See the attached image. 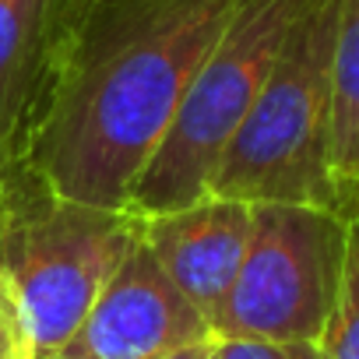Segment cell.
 <instances>
[{"label":"cell","mask_w":359,"mask_h":359,"mask_svg":"<svg viewBox=\"0 0 359 359\" xmlns=\"http://www.w3.org/2000/svg\"><path fill=\"white\" fill-rule=\"evenodd\" d=\"M306 0H240L194 71L180 109L130 191V215H162L212 194L215 165L257 99Z\"/></svg>","instance_id":"obj_4"},{"label":"cell","mask_w":359,"mask_h":359,"mask_svg":"<svg viewBox=\"0 0 359 359\" xmlns=\"http://www.w3.org/2000/svg\"><path fill=\"white\" fill-rule=\"evenodd\" d=\"M338 0H306L257 99L229 137L212 194L338 212L331 180V53Z\"/></svg>","instance_id":"obj_3"},{"label":"cell","mask_w":359,"mask_h":359,"mask_svg":"<svg viewBox=\"0 0 359 359\" xmlns=\"http://www.w3.org/2000/svg\"><path fill=\"white\" fill-rule=\"evenodd\" d=\"M60 11L64 0H0V162L18 155Z\"/></svg>","instance_id":"obj_8"},{"label":"cell","mask_w":359,"mask_h":359,"mask_svg":"<svg viewBox=\"0 0 359 359\" xmlns=\"http://www.w3.org/2000/svg\"><path fill=\"white\" fill-rule=\"evenodd\" d=\"M137 233L169 282L212 324L233 289L247 250L250 205L208 194L187 208L144 219L137 215Z\"/></svg>","instance_id":"obj_7"},{"label":"cell","mask_w":359,"mask_h":359,"mask_svg":"<svg viewBox=\"0 0 359 359\" xmlns=\"http://www.w3.org/2000/svg\"><path fill=\"white\" fill-rule=\"evenodd\" d=\"M240 0H64L18 155L67 198L123 208Z\"/></svg>","instance_id":"obj_1"},{"label":"cell","mask_w":359,"mask_h":359,"mask_svg":"<svg viewBox=\"0 0 359 359\" xmlns=\"http://www.w3.org/2000/svg\"><path fill=\"white\" fill-rule=\"evenodd\" d=\"M212 359H320L317 345L306 341H233L215 338Z\"/></svg>","instance_id":"obj_11"},{"label":"cell","mask_w":359,"mask_h":359,"mask_svg":"<svg viewBox=\"0 0 359 359\" xmlns=\"http://www.w3.org/2000/svg\"><path fill=\"white\" fill-rule=\"evenodd\" d=\"M137 215L60 194L22 158L0 162V289L32 359H50L120 264Z\"/></svg>","instance_id":"obj_2"},{"label":"cell","mask_w":359,"mask_h":359,"mask_svg":"<svg viewBox=\"0 0 359 359\" xmlns=\"http://www.w3.org/2000/svg\"><path fill=\"white\" fill-rule=\"evenodd\" d=\"M348 219L320 205L254 201L233 289L212 320L215 338L317 345L345 268Z\"/></svg>","instance_id":"obj_5"},{"label":"cell","mask_w":359,"mask_h":359,"mask_svg":"<svg viewBox=\"0 0 359 359\" xmlns=\"http://www.w3.org/2000/svg\"><path fill=\"white\" fill-rule=\"evenodd\" d=\"M331 180L338 212L359 215V0H338L331 53Z\"/></svg>","instance_id":"obj_9"},{"label":"cell","mask_w":359,"mask_h":359,"mask_svg":"<svg viewBox=\"0 0 359 359\" xmlns=\"http://www.w3.org/2000/svg\"><path fill=\"white\" fill-rule=\"evenodd\" d=\"M212 334V324L169 282L134 229L95 303L50 359H162Z\"/></svg>","instance_id":"obj_6"},{"label":"cell","mask_w":359,"mask_h":359,"mask_svg":"<svg viewBox=\"0 0 359 359\" xmlns=\"http://www.w3.org/2000/svg\"><path fill=\"white\" fill-rule=\"evenodd\" d=\"M0 359H32L29 338L4 289H0Z\"/></svg>","instance_id":"obj_12"},{"label":"cell","mask_w":359,"mask_h":359,"mask_svg":"<svg viewBox=\"0 0 359 359\" xmlns=\"http://www.w3.org/2000/svg\"><path fill=\"white\" fill-rule=\"evenodd\" d=\"M317 352L320 359H359V215L348 219L341 289L327 317V327L317 341Z\"/></svg>","instance_id":"obj_10"},{"label":"cell","mask_w":359,"mask_h":359,"mask_svg":"<svg viewBox=\"0 0 359 359\" xmlns=\"http://www.w3.org/2000/svg\"><path fill=\"white\" fill-rule=\"evenodd\" d=\"M212 348H215V334H212V338H201V341H194V345L176 348V352H169V355H162V359H212Z\"/></svg>","instance_id":"obj_13"}]
</instances>
